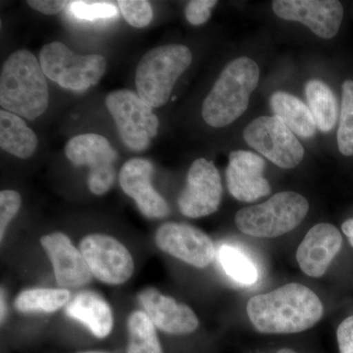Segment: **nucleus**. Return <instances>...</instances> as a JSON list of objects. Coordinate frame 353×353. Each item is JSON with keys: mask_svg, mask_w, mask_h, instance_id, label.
I'll use <instances>...</instances> for the list:
<instances>
[{"mask_svg": "<svg viewBox=\"0 0 353 353\" xmlns=\"http://www.w3.org/2000/svg\"><path fill=\"white\" fill-rule=\"evenodd\" d=\"M106 108L112 116L124 145L134 152H143L155 138L159 126L153 108L132 90L110 92Z\"/></svg>", "mask_w": 353, "mask_h": 353, "instance_id": "0eeeda50", "label": "nucleus"}, {"mask_svg": "<svg viewBox=\"0 0 353 353\" xmlns=\"http://www.w3.org/2000/svg\"><path fill=\"white\" fill-rule=\"evenodd\" d=\"M50 92L41 62L31 51L13 52L0 74L2 110L32 121L46 112Z\"/></svg>", "mask_w": 353, "mask_h": 353, "instance_id": "f03ea898", "label": "nucleus"}, {"mask_svg": "<svg viewBox=\"0 0 353 353\" xmlns=\"http://www.w3.org/2000/svg\"><path fill=\"white\" fill-rule=\"evenodd\" d=\"M138 301L157 330L165 334L183 336L194 333L199 328V317L189 305L155 288L139 290Z\"/></svg>", "mask_w": 353, "mask_h": 353, "instance_id": "dca6fc26", "label": "nucleus"}, {"mask_svg": "<svg viewBox=\"0 0 353 353\" xmlns=\"http://www.w3.org/2000/svg\"><path fill=\"white\" fill-rule=\"evenodd\" d=\"M79 248L95 280L118 287L131 280L136 263L129 248L115 236L92 233L83 236Z\"/></svg>", "mask_w": 353, "mask_h": 353, "instance_id": "6e6552de", "label": "nucleus"}, {"mask_svg": "<svg viewBox=\"0 0 353 353\" xmlns=\"http://www.w3.org/2000/svg\"><path fill=\"white\" fill-rule=\"evenodd\" d=\"M305 94L317 129L331 132L339 117L338 101L333 90L321 81L312 80L306 83Z\"/></svg>", "mask_w": 353, "mask_h": 353, "instance_id": "5701e85b", "label": "nucleus"}, {"mask_svg": "<svg viewBox=\"0 0 353 353\" xmlns=\"http://www.w3.org/2000/svg\"><path fill=\"white\" fill-rule=\"evenodd\" d=\"M65 154L75 166H88V190L94 196L108 194L116 179L114 167L117 152L108 139L97 134H83L70 139L65 146Z\"/></svg>", "mask_w": 353, "mask_h": 353, "instance_id": "1a4fd4ad", "label": "nucleus"}, {"mask_svg": "<svg viewBox=\"0 0 353 353\" xmlns=\"http://www.w3.org/2000/svg\"><path fill=\"white\" fill-rule=\"evenodd\" d=\"M222 194V179L214 163L199 158L188 172L185 189L178 197L179 209L192 219L206 217L218 210Z\"/></svg>", "mask_w": 353, "mask_h": 353, "instance_id": "f8f14e48", "label": "nucleus"}, {"mask_svg": "<svg viewBox=\"0 0 353 353\" xmlns=\"http://www.w3.org/2000/svg\"><path fill=\"white\" fill-rule=\"evenodd\" d=\"M30 7L46 15H55L70 6L69 1H46V0H29Z\"/></svg>", "mask_w": 353, "mask_h": 353, "instance_id": "2f4dec72", "label": "nucleus"}, {"mask_svg": "<svg viewBox=\"0 0 353 353\" xmlns=\"http://www.w3.org/2000/svg\"><path fill=\"white\" fill-rule=\"evenodd\" d=\"M39 243L50 260L58 288L80 290L90 284L94 277L80 248L69 236L63 232H52L43 234Z\"/></svg>", "mask_w": 353, "mask_h": 353, "instance_id": "ddd939ff", "label": "nucleus"}, {"mask_svg": "<svg viewBox=\"0 0 353 353\" xmlns=\"http://www.w3.org/2000/svg\"><path fill=\"white\" fill-rule=\"evenodd\" d=\"M154 243L162 252L197 269L206 268L216 256L208 234L185 223H164L155 232Z\"/></svg>", "mask_w": 353, "mask_h": 353, "instance_id": "9b49d317", "label": "nucleus"}, {"mask_svg": "<svg viewBox=\"0 0 353 353\" xmlns=\"http://www.w3.org/2000/svg\"><path fill=\"white\" fill-rule=\"evenodd\" d=\"M69 6L74 17L81 20L108 19L118 14L115 4L108 1H73Z\"/></svg>", "mask_w": 353, "mask_h": 353, "instance_id": "bb28decb", "label": "nucleus"}, {"mask_svg": "<svg viewBox=\"0 0 353 353\" xmlns=\"http://www.w3.org/2000/svg\"><path fill=\"white\" fill-rule=\"evenodd\" d=\"M0 146L14 157L28 159L38 146L36 134L24 120L8 111H0Z\"/></svg>", "mask_w": 353, "mask_h": 353, "instance_id": "412c9836", "label": "nucleus"}, {"mask_svg": "<svg viewBox=\"0 0 353 353\" xmlns=\"http://www.w3.org/2000/svg\"><path fill=\"white\" fill-rule=\"evenodd\" d=\"M340 353H353V316L343 320L336 331Z\"/></svg>", "mask_w": 353, "mask_h": 353, "instance_id": "7c9ffc66", "label": "nucleus"}, {"mask_svg": "<svg viewBox=\"0 0 353 353\" xmlns=\"http://www.w3.org/2000/svg\"><path fill=\"white\" fill-rule=\"evenodd\" d=\"M127 331L126 353H164L157 327L141 309L128 316Z\"/></svg>", "mask_w": 353, "mask_h": 353, "instance_id": "b1692460", "label": "nucleus"}, {"mask_svg": "<svg viewBox=\"0 0 353 353\" xmlns=\"http://www.w3.org/2000/svg\"><path fill=\"white\" fill-rule=\"evenodd\" d=\"M153 172L154 167L150 160L132 158L121 168L120 187L148 219H164L170 214V208L153 187Z\"/></svg>", "mask_w": 353, "mask_h": 353, "instance_id": "2eb2a0df", "label": "nucleus"}, {"mask_svg": "<svg viewBox=\"0 0 353 353\" xmlns=\"http://www.w3.org/2000/svg\"><path fill=\"white\" fill-rule=\"evenodd\" d=\"M243 139L248 145L283 169L303 161L304 148L289 128L278 117L262 116L245 127Z\"/></svg>", "mask_w": 353, "mask_h": 353, "instance_id": "9d476101", "label": "nucleus"}, {"mask_svg": "<svg viewBox=\"0 0 353 353\" xmlns=\"http://www.w3.org/2000/svg\"><path fill=\"white\" fill-rule=\"evenodd\" d=\"M265 161L246 150L230 153L226 181L230 194L243 202H252L268 196L270 183L264 176Z\"/></svg>", "mask_w": 353, "mask_h": 353, "instance_id": "f3484780", "label": "nucleus"}, {"mask_svg": "<svg viewBox=\"0 0 353 353\" xmlns=\"http://www.w3.org/2000/svg\"><path fill=\"white\" fill-rule=\"evenodd\" d=\"M217 4L215 0H194L185 7V15L190 24H204L211 15V8Z\"/></svg>", "mask_w": 353, "mask_h": 353, "instance_id": "c756f323", "label": "nucleus"}, {"mask_svg": "<svg viewBox=\"0 0 353 353\" xmlns=\"http://www.w3.org/2000/svg\"><path fill=\"white\" fill-rule=\"evenodd\" d=\"M64 313L99 340H104L112 333L115 322L112 307L105 297L94 290L77 292L64 308Z\"/></svg>", "mask_w": 353, "mask_h": 353, "instance_id": "6ab92c4d", "label": "nucleus"}, {"mask_svg": "<svg viewBox=\"0 0 353 353\" xmlns=\"http://www.w3.org/2000/svg\"><path fill=\"white\" fill-rule=\"evenodd\" d=\"M309 202L294 192L274 194L268 201L241 209L234 223L241 233L254 238L273 239L296 229L307 215Z\"/></svg>", "mask_w": 353, "mask_h": 353, "instance_id": "39448f33", "label": "nucleus"}, {"mask_svg": "<svg viewBox=\"0 0 353 353\" xmlns=\"http://www.w3.org/2000/svg\"><path fill=\"white\" fill-rule=\"evenodd\" d=\"M78 353H109L105 352H99V350H88V352H82Z\"/></svg>", "mask_w": 353, "mask_h": 353, "instance_id": "c9c22d12", "label": "nucleus"}, {"mask_svg": "<svg viewBox=\"0 0 353 353\" xmlns=\"http://www.w3.org/2000/svg\"><path fill=\"white\" fill-rule=\"evenodd\" d=\"M246 309L253 327L271 334L301 333L315 326L324 313L317 294L297 283L252 297Z\"/></svg>", "mask_w": 353, "mask_h": 353, "instance_id": "f257e3e1", "label": "nucleus"}, {"mask_svg": "<svg viewBox=\"0 0 353 353\" xmlns=\"http://www.w3.org/2000/svg\"><path fill=\"white\" fill-rule=\"evenodd\" d=\"M7 314H8V304H7L6 290L1 288V294H0V321H1V325L6 323Z\"/></svg>", "mask_w": 353, "mask_h": 353, "instance_id": "473e14b6", "label": "nucleus"}, {"mask_svg": "<svg viewBox=\"0 0 353 353\" xmlns=\"http://www.w3.org/2000/svg\"><path fill=\"white\" fill-rule=\"evenodd\" d=\"M339 150L345 157L353 155V81L341 85L340 124L336 134Z\"/></svg>", "mask_w": 353, "mask_h": 353, "instance_id": "a878e982", "label": "nucleus"}, {"mask_svg": "<svg viewBox=\"0 0 353 353\" xmlns=\"http://www.w3.org/2000/svg\"><path fill=\"white\" fill-rule=\"evenodd\" d=\"M39 62L46 77L74 92H83L97 85L108 66L102 55H79L58 41L43 46Z\"/></svg>", "mask_w": 353, "mask_h": 353, "instance_id": "423d86ee", "label": "nucleus"}, {"mask_svg": "<svg viewBox=\"0 0 353 353\" xmlns=\"http://www.w3.org/2000/svg\"><path fill=\"white\" fill-rule=\"evenodd\" d=\"M22 199L19 192L12 190L0 192V241L6 240L7 230L20 211Z\"/></svg>", "mask_w": 353, "mask_h": 353, "instance_id": "c85d7f7f", "label": "nucleus"}, {"mask_svg": "<svg viewBox=\"0 0 353 353\" xmlns=\"http://www.w3.org/2000/svg\"><path fill=\"white\" fill-rule=\"evenodd\" d=\"M259 76V65L250 58L229 62L202 104L201 115L206 124L223 128L240 118L248 108Z\"/></svg>", "mask_w": 353, "mask_h": 353, "instance_id": "7ed1b4c3", "label": "nucleus"}, {"mask_svg": "<svg viewBox=\"0 0 353 353\" xmlns=\"http://www.w3.org/2000/svg\"><path fill=\"white\" fill-rule=\"evenodd\" d=\"M279 18L307 26L316 36L333 39L343 19V7L336 0H275L272 3Z\"/></svg>", "mask_w": 353, "mask_h": 353, "instance_id": "4468645a", "label": "nucleus"}, {"mask_svg": "<svg viewBox=\"0 0 353 353\" xmlns=\"http://www.w3.org/2000/svg\"><path fill=\"white\" fill-rule=\"evenodd\" d=\"M341 245L340 231L334 225L320 223L309 230L297 248V263L309 277H322L340 252Z\"/></svg>", "mask_w": 353, "mask_h": 353, "instance_id": "a211bd4d", "label": "nucleus"}, {"mask_svg": "<svg viewBox=\"0 0 353 353\" xmlns=\"http://www.w3.org/2000/svg\"><path fill=\"white\" fill-rule=\"evenodd\" d=\"M277 353H296L294 350H290V348H282L279 350Z\"/></svg>", "mask_w": 353, "mask_h": 353, "instance_id": "f704fd0d", "label": "nucleus"}, {"mask_svg": "<svg viewBox=\"0 0 353 353\" xmlns=\"http://www.w3.org/2000/svg\"><path fill=\"white\" fill-rule=\"evenodd\" d=\"M341 230H343V233L347 236L348 241L353 248V218L345 221L341 225Z\"/></svg>", "mask_w": 353, "mask_h": 353, "instance_id": "72a5a7b5", "label": "nucleus"}, {"mask_svg": "<svg viewBox=\"0 0 353 353\" xmlns=\"http://www.w3.org/2000/svg\"><path fill=\"white\" fill-rule=\"evenodd\" d=\"M118 6L123 17L128 24L132 27L145 28L152 22L153 18L152 7L150 2L145 0H120Z\"/></svg>", "mask_w": 353, "mask_h": 353, "instance_id": "cd10ccee", "label": "nucleus"}, {"mask_svg": "<svg viewBox=\"0 0 353 353\" xmlns=\"http://www.w3.org/2000/svg\"><path fill=\"white\" fill-rule=\"evenodd\" d=\"M71 290L62 288H30L15 296L13 307L21 314H52L66 307Z\"/></svg>", "mask_w": 353, "mask_h": 353, "instance_id": "4be33fe9", "label": "nucleus"}, {"mask_svg": "<svg viewBox=\"0 0 353 353\" xmlns=\"http://www.w3.org/2000/svg\"><path fill=\"white\" fill-rule=\"evenodd\" d=\"M218 259L230 278L240 284L250 285L259 280V271L250 257L234 246L223 245L218 250Z\"/></svg>", "mask_w": 353, "mask_h": 353, "instance_id": "393cba45", "label": "nucleus"}, {"mask_svg": "<svg viewBox=\"0 0 353 353\" xmlns=\"http://www.w3.org/2000/svg\"><path fill=\"white\" fill-rule=\"evenodd\" d=\"M270 103L276 117L294 134L304 139L314 136L317 125L310 109L301 99L288 92H277L272 94Z\"/></svg>", "mask_w": 353, "mask_h": 353, "instance_id": "aec40b11", "label": "nucleus"}, {"mask_svg": "<svg viewBox=\"0 0 353 353\" xmlns=\"http://www.w3.org/2000/svg\"><path fill=\"white\" fill-rule=\"evenodd\" d=\"M192 52L183 44H167L148 51L137 67L138 94L152 108L170 99L174 85L192 63Z\"/></svg>", "mask_w": 353, "mask_h": 353, "instance_id": "20e7f679", "label": "nucleus"}]
</instances>
